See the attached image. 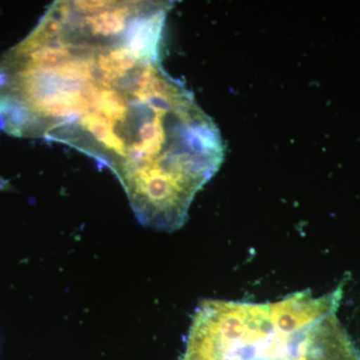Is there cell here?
Instances as JSON below:
<instances>
[{"label": "cell", "mask_w": 360, "mask_h": 360, "mask_svg": "<svg viewBox=\"0 0 360 360\" xmlns=\"http://www.w3.org/2000/svg\"><path fill=\"white\" fill-rule=\"evenodd\" d=\"M7 187V181L4 177L0 176V191H4Z\"/></svg>", "instance_id": "3"}, {"label": "cell", "mask_w": 360, "mask_h": 360, "mask_svg": "<svg viewBox=\"0 0 360 360\" xmlns=\"http://www.w3.org/2000/svg\"><path fill=\"white\" fill-rule=\"evenodd\" d=\"M341 288L322 296L309 290L276 302L248 304L224 360H360L338 316Z\"/></svg>", "instance_id": "2"}, {"label": "cell", "mask_w": 360, "mask_h": 360, "mask_svg": "<svg viewBox=\"0 0 360 360\" xmlns=\"http://www.w3.org/2000/svg\"><path fill=\"white\" fill-rule=\"evenodd\" d=\"M174 2L58 0L0 56V129L110 169L137 220L172 232L219 169L224 141L160 60Z\"/></svg>", "instance_id": "1"}]
</instances>
